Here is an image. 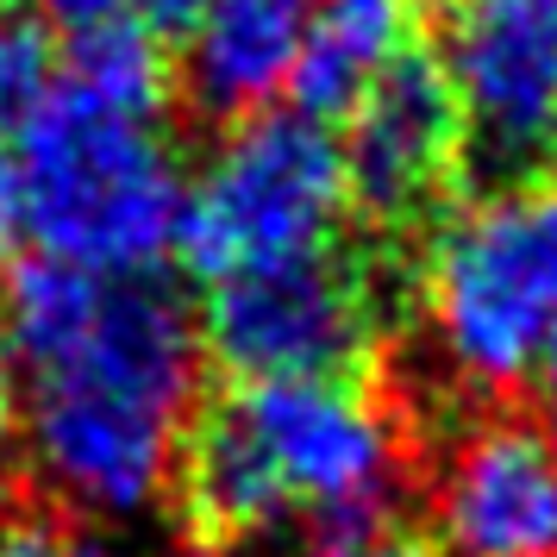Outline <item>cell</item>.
I'll return each mask as SVG.
<instances>
[{"mask_svg":"<svg viewBox=\"0 0 557 557\" xmlns=\"http://www.w3.org/2000/svg\"><path fill=\"white\" fill-rule=\"evenodd\" d=\"M307 0H201L182 26L176 76L207 120H251L307 63Z\"/></svg>","mask_w":557,"mask_h":557,"instance_id":"10","label":"cell"},{"mask_svg":"<svg viewBox=\"0 0 557 557\" xmlns=\"http://www.w3.org/2000/svg\"><path fill=\"white\" fill-rule=\"evenodd\" d=\"M57 557H157V552L132 545V539H120V532H107V527H88L70 545H57Z\"/></svg>","mask_w":557,"mask_h":557,"instance_id":"17","label":"cell"},{"mask_svg":"<svg viewBox=\"0 0 557 557\" xmlns=\"http://www.w3.org/2000/svg\"><path fill=\"white\" fill-rule=\"evenodd\" d=\"M32 482L95 527L145 520L176 488L201 413V332L157 276L38 257L7 282Z\"/></svg>","mask_w":557,"mask_h":557,"instance_id":"1","label":"cell"},{"mask_svg":"<svg viewBox=\"0 0 557 557\" xmlns=\"http://www.w3.org/2000/svg\"><path fill=\"white\" fill-rule=\"evenodd\" d=\"M413 338L451 395L495 401L557 351V188L495 182L445 207L413 263Z\"/></svg>","mask_w":557,"mask_h":557,"instance_id":"3","label":"cell"},{"mask_svg":"<svg viewBox=\"0 0 557 557\" xmlns=\"http://www.w3.org/2000/svg\"><path fill=\"white\" fill-rule=\"evenodd\" d=\"M307 63L295 76L307 113H345L357 88L407 57L420 0H307Z\"/></svg>","mask_w":557,"mask_h":557,"instance_id":"11","label":"cell"},{"mask_svg":"<svg viewBox=\"0 0 557 557\" xmlns=\"http://www.w3.org/2000/svg\"><path fill=\"white\" fill-rule=\"evenodd\" d=\"M38 20H57L70 32H88V26H138V32H182L195 20L201 0H32Z\"/></svg>","mask_w":557,"mask_h":557,"instance_id":"13","label":"cell"},{"mask_svg":"<svg viewBox=\"0 0 557 557\" xmlns=\"http://www.w3.org/2000/svg\"><path fill=\"white\" fill-rule=\"evenodd\" d=\"M0 557H57V545L32 520H0Z\"/></svg>","mask_w":557,"mask_h":557,"instance_id":"18","label":"cell"},{"mask_svg":"<svg viewBox=\"0 0 557 557\" xmlns=\"http://www.w3.org/2000/svg\"><path fill=\"white\" fill-rule=\"evenodd\" d=\"M539 388H545V407H552V426H557V351L545 357V370H539Z\"/></svg>","mask_w":557,"mask_h":557,"instance_id":"19","label":"cell"},{"mask_svg":"<svg viewBox=\"0 0 557 557\" xmlns=\"http://www.w3.org/2000/svg\"><path fill=\"white\" fill-rule=\"evenodd\" d=\"M351 213L338 132L307 107H263L232 120L182 195L176 257L201 282L251 263L326 251Z\"/></svg>","mask_w":557,"mask_h":557,"instance_id":"5","label":"cell"},{"mask_svg":"<svg viewBox=\"0 0 557 557\" xmlns=\"http://www.w3.org/2000/svg\"><path fill=\"white\" fill-rule=\"evenodd\" d=\"M20 438V363H13V338H7V307H0V457Z\"/></svg>","mask_w":557,"mask_h":557,"instance_id":"16","label":"cell"},{"mask_svg":"<svg viewBox=\"0 0 557 557\" xmlns=\"http://www.w3.org/2000/svg\"><path fill=\"white\" fill-rule=\"evenodd\" d=\"M338 151L351 207H363L376 226H413L445 213V195L463 163V126L438 63L395 57L388 70H376L345 107Z\"/></svg>","mask_w":557,"mask_h":557,"instance_id":"9","label":"cell"},{"mask_svg":"<svg viewBox=\"0 0 557 557\" xmlns=\"http://www.w3.org/2000/svg\"><path fill=\"white\" fill-rule=\"evenodd\" d=\"M57 82V51L32 13H0V138L13 145Z\"/></svg>","mask_w":557,"mask_h":557,"instance_id":"12","label":"cell"},{"mask_svg":"<svg viewBox=\"0 0 557 557\" xmlns=\"http://www.w3.org/2000/svg\"><path fill=\"white\" fill-rule=\"evenodd\" d=\"M432 63L488 182L557 170V0H451Z\"/></svg>","mask_w":557,"mask_h":557,"instance_id":"7","label":"cell"},{"mask_svg":"<svg viewBox=\"0 0 557 557\" xmlns=\"http://www.w3.org/2000/svg\"><path fill=\"white\" fill-rule=\"evenodd\" d=\"M26 238V188H20V151L0 138V251Z\"/></svg>","mask_w":557,"mask_h":557,"instance_id":"15","label":"cell"},{"mask_svg":"<svg viewBox=\"0 0 557 557\" xmlns=\"http://www.w3.org/2000/svg\"><path fill=\"white\" fill-rule=\"evenodd\" d=\"M407 420L363 376L232 382L195 413L176 488L213 545L370 532L407 495Z\"/></svg>","mask_w":557,"mask_h":557,"instance_id":"2","label":"cell"},{"mask_svg":"<svg viewBox=\"0 0 557 557\" xmlns=\"http://www.w3.org/2000/svg\"><path fill=\"white\" fill-rule=\"evenodd\" d=\"M301 557H445L426 539H407V532L370 527V532H338V539H313Z\"/></svg>","mask_w":557,"mask_h":557,"instance_id":"14","label":"cell"},{"mask_svg":"<svg viewBox=\"0 0 557 557\" xmlns=\"http://www.w3.org/2000/svg\"><path fill=\"white\" fill-rule=\"evenodd\" d=\"M426 513L445 557H557V426L532 413L451 426L432 457Z\"/></svg>","mask_w":557,"mask_h":557,"instance_id":"8","label":"cell"},{"mask_svg":"<svg viewBox=\"0 0 557 557\" xmlns=\"http://www.w3.org/2000/svg\"><path fill=\"white\" fill-rule=\"evenodd\" d=\"M13 151L38 257L95 276H151L176 257L188 170L163 113L95 101L57 76Z\"/></svg>","mask_w":557,"mask_h":557,"instance_id":"4","label":"cell"},{"mask_svg":"<svg viewBox=\"0 0 557 557\" xmlns=\"http://www.w3.org/2000/svg\"><path fill=\"white\" fill-rule=\"evenodd\" d=\"M388 326V301L370 263L338 245L276 263H251L207 282L195 313L201 357L232 382H295V376H357Z\"/></svg>","mask_w":557,"mask_h":557,"instance_id":"6","label":"cell"}]
</instances>
